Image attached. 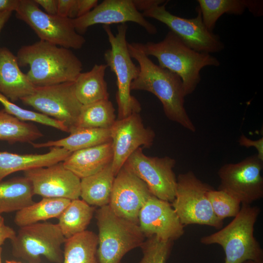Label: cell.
Wrapping results in <instances>:
<instances>
[{
    "label": "cell",
    "instance_id": "34",
    "mask_svg": "<svg viewBox=\"0 0 263 263\" xmlns=\"http://www.w3.org/2000/svg\"><path fill=\"white\" fill-rule=\"evenodd\" d=\"M172 244L155 236L148 238L140 247L143 255L138 263H167Z\"/></svg>",
    "mask_w": 263,
    "mask_h": 263
},
{
    "label": "cell",
    "instance_id": "15",
    "mask_svg": "<svg viewBox=\"0 0 263 263\" xmlns=\"http://www.w3.org/2000/svg\"><path fill=\"white\" fill-rule=\"evenodd\" d=\"M152 195L147 185L123 165L115 177L108 205L118 217L138 225L140 211Z\"/></svg>",
    "mask_w": 263,
    "mask_h": 263
},
{
    "label": "cell",
    "instance_id": "38",
    "mask_svg": "<svg viewBox=\"0 0 263 263\" xmlns=\"http://www.w3.org/2000/svg\"><path fill=\"white\" fill-rule=\"evenodd\" d=\"M75 1V0H57V15L69 18Z\"/></svg>",
    "mask_w": 263,
    "mask_h": 263
},
{
    "label": "cell",
    "instance_id": "20",
    "mask_svg": "<svg viewBox=\"0 0 263 263\" xmlns=\"http://www.w3.org/2000/svg\"><path fill=\"white\" fill-rule=\"evenodd\" d=\"M72 152L60 147H51L43 154H18L0 151V182L12 173L46 167L63 162Z\"/></svg>",
    "mask_w": 263,
    "mask_h": 263
},
{
    "label": "cell",
    "instance_id": "41",
    "mask_svg": "<svg viewBox=\"0 0 263 263\" xmlns=\"http://www.w3.org/2000/svg\"><path fill=\"white\" fill-rule=\"evenodd\" d=\"M20 0H0V12L16 11Z\"/></svg>",
    "mask_w": 263,
    "mask_h": 263
},
{
    "label": "cell",
    "instance_id": "7",
    "mask_svg": "<svg viewBox=\"0 0 263 263\" xmlns=\"http://www.w3.org/2000/svg\"><path fill=\"white\" fill-rule=\"evenodd\" d=\"M212 189L192 171L177 177L175 196L171 204L184 226L198 224L222 228L223 221L215 216L207 197L208 192Z\"/></svg>",
    "mask_w": 263,
    "mask_h": 263
},
{
    "label": "cell",
    "instance_id": "40",
    "mask_svg": "<svg viewBox=\"0 0 263 263\" xmlns=\"http://www.w3.org/2000/svg\"><path fill=\"white\" fill-rule=\"evenodd\" d=\"M135 7L139 12H143L157 4H163L166 1L163 0H133Z\"/></svg>",
    "mask_w": 263,
    "mask_h": 263
},
{
    "label": "cell",
    "instance_id": "43",
    "mask_svg": "<svg viewBox=\"0 0 263 263\" xmlns=\"http://www.w3.org/2000/svg\"><path fill=\"white\" fill-rule=\"evenodd\" d=\"M244 263H263V260H261V261L247 260V261H245Z\"/></svg>",
    "mask_w": 263,
    "mask_h": 263
},
{
    "label": "cell",
    "instance_id": "26",
    "mask_svg": "<svg viewBox=\"0 0 263 263\" xmlns=\"http://www.w3.org/2000/svg\"><path fill=\"white\" fill-rule=\"evenodd\" d=\"M33 186L26 177H15L0 182V214L18 211L35 202Z\"/></svg>",
    "mask_w": 263,
    "mask_h": 263
},
{
    "label": "cell",
    "instance_id": "16",
    "mask_svg": "<svg viewBox=\"0 0 263 263\" xmlns=\"http://www.w3.org/2000/svg\"><path fill=\"white\" fill-rule=\"evenodd\" d=\"M23 172L32 183L35 195L70 200L80 198L81 179L66 169L63 162Z\"/></svg>",
    "mask_w": 263,
    "mask_h": 263
},
{
    "label": "cell",
    "instance_id": "25",
    "mask_svg": "<svg viewBox=\"0 0 263 263\" xmlns=\"http://www.w3.org/2000/svg\"><path fill=\"white\" fill-rule=\"evenodd\" d=\"M115 177L111 163L100 171L81 179L80 197L93 207L108 205Z\"/></svg>",
    "mask_w": 263,
    "mask_h": 263
},
{
    "label": "cell",
    "instance_id": "45",
    "mask_svg": "<svg viewBox=\"0 0 263 263\" xmlns=\"http://www.w3.org/2000/svg\"><path fill=\"white\" fill-rule=\"evenodd\" d=\"M1 252H2V248L1 246H0V263H1Z\"/></svg>",
    "mask_w": 263,
    "mask_h": 263
},
{
    "label": "cell",
    "instance_id": "12",
    "mask_svg": "<svg viewBox=\"0 0 263 263\" xmlns=\"http://www.w3.org/2000/svg\"><path fill=\"white\" fill-rule=\"evenodd\" d=\"M263 161L257 154L236 163L225 164L218 170V188L239 200L251 205L263 197Z\"/></svg>",
    "mask_w": 263,
    "mask_h": 263
},
{
    "label": "cell",
    "instance_id": "1",
    "mask_svg": "<svg viewBox=\"0 0 263 263\" xmlns=\"http://www.w3.org/2000/svg\"><path fill=\"white\" fill-rule=\"evenodd\" d=\"M132 58L139 64L137 77L131 84L132 90L151 93L160 101L167 117L187 130L196 128L185 107L186 97L181 78L173 72L154 63L143 51L140 43H128Z\"/></svg>",
    "mask_w": 263,
    "mask_h": 263
},
{
    "label": "cell",
    "instance_id": "29",
    "mask_svg": "<svg viewBox=\"0 0 263 263\" xmlns=\"http://www.w3.org/2000/svg\"><path fill=\"white\" fill-rule=\"evenodd\" d=\"M95 207L79 198L70 203L57 218V224L66 239L84 232L90 223Z\"/></svg>",
    "mask_w": 263,
    "mask_h": 263
},
{
    "label": "cell",
    "instance_id": "27",
    "mask_svg": "<svg viewBox=\"0 0 263 263\" xmlns=\"http://www.w3.org/2000/svg\"><path fill=\"white\" fill-rule=\"evenodd\" d=\"M71 200L64 198H42L16 212L14 222L19 227L58 218L68 206Z\"/></svg>",
    "mask_w": 263,
    "mask_h": 263
},
{
    "label": "cell",
    "instance_id": "36",
    "mask_svg": "<svg viewBox=\"0 0 263 263\" xmlns=\"http://www.w3.org/2000/svg\"><path fill=\"white\" fill-rule=\"evenodd\" d=\"M239 144L240 146L245 147H254L257 151V156L259 159L263 161V137L258 140H251L244 134H242L239 140Z\"/></svg>",
    "mask_w": 263,
    "mask_h": 263
},
{
    "label": "cell",
    "instance_id": "8",
    "mask_svg": "<svg viewBox=\"0 0 263 263\" xmlns=\"http://www.w3.org/2000/svg\"><path fill=\"white\" fill-rule=\"evenodd\" d=\"M66 238L57 224L39 222L19 227L11 240L12 253L29 263H39L40 256L54 263H62L61 246Z\"/></svg>",
    "mask_w": 263,
    "mask_h": 263
},
{
    "label": "cell",
    "instance_id": "6",
    "mask_svg": "<svg viewBox=\"0 0 263 263\" xmlns=\"http://www.w3.org/2000/svg\"><path fill=\"white\" fill-rule=\"evenodd\" d=\"M95 218L99 263H121L128 252L144 243L145 236L139 225L115 215L109 205L98 209Z\"/></svg>",
    "mask_w": 263,
    "mask_h": 263
},
{
    "label": "cell",
    "instance_id": "23",
    "mask_svg": "<svg viewBox=\"0 0 263 263\" xmlns=\"http://www.w3.org/2000/svg\"><path fill=\"white\" fill-rule=\"evenodd\" d=\"M106 64H95L91 70L81 72L74 82L75 93L83 105L109 99L107 84L105 79Z\"/></svg>",
    "mask_w": 263,
    "mask_h": 263
},
{
    "label": "cell",
    "instance_id": "11",
    "mask_svg": "<svg viewBox=\"0 0 263 263\" xmlns=\"http://www.w3.org/2000/svg\"><path fill=\"white\" fill-rule=\"evenodd\" d=\"M21 101L39 113L61 122L69 132L76 127L82 106L76 97L74 82L36 87L31 94Z\"/></svg>",
    "mask_w": 263,
    "mask_h": 263
},
{
    "label": "cell",
    "instance_id": "10",
    "mask_svg": "<svg viewBox=\"0 0 263 263\" xmlns=\"http://www.w3.org/2000/svg\"><path fill=\"white\" fill-rule=\"evenodd\" d=\"M167 1L142 13L145 17L154 19L167 25L189 47L199 52L218 53L225 47L218 35L209 31L203 23L200 10L193 18L175 16L166 8Z\"/></svg>",
    "mask_w": 263,
    "mask_h": 263
},
{
    "label": "cell",
    "instance_id": "28",
    "mask_svg": "<svg viewBox=\"0 0 263 263\" xmlns=\"http://www.w3.org/2000/svg\"><path fill=\"white\" fill-rule=\"evenodd\" d=\"M98 243L97 235L87 230L66 239L62 263H99Z\"/></svg>",
    "mask_w": 263,
    "mask_h": 263
},
{
    "label": "cell",
    "instance_id": "2",
    "mask_svg": "<svg viewBox=\"0 0 263 263\" xmlns=\"http://www.w3.org/2000/svg\"><path fill=\"white\" fill-rule=\"evenodd\" d=\"M19 66L29 67L26 74L36 87L75 82L82 63L70 49L39 40L22 46L16 56Z\"/></svg>",
    "mask_w": 263,
    "mask_h": 263
},
{
    "label": "cell",
    "instance_id": "14",
    "mask_svg": "<svg viewBox=\"0 0 263 263\" xmlns=\"http://www.w3.org/2000/svg\"><path fill=\"white\" fill-rule=\"evenodd\" d=\"M113 151L112 166L115 176L128 158L139 148H150L155 136L154 132L146 127L139 113L116 119L111 128Z\"/></svg>",
    "mask_w": 263,
    "mask_h": 263
},
{
    "label": "cell",
    "instance_id": "42",
    "mask_svg": "<svg viewBox=\"0 0 263 263\" xmlns=\"http://www.w3.org/2000/svg\"><path fill=\"white\" fill-rule=\"evenodd\" d=\"M12 12L5 11L0 12V33L4 26L10 19Z\"/></svg>",
    "mask_w": 263,
    "mask_h": 263
},
{
    "label": "cell",
    "instance_id": "9",
    "mask_svg": "<svg viewBox=\"0 0 263 263\" xmlns=\"http://www.w3.org/2000/svg\"><path fill=\"white\" fill-rule=\"evenodd\" d=\"M15 12L17 18L30 26L41 40L75 50L86 42L75 30L72 19L46 13L34 0H20Z\"/></svg>",
    "mask_w": 263,
    "mask_h": 263
},
{
    "label": "cell",
    "instance_id": "24",
    "mask_svg": "<svg viewBox=\"0 0 263 263\" xmlns=\"http://www.w3.org/2000/svg\"><path fill=\"white\" fill-rule=\"evenodd\" d=\"M62 139L31 144L35 148L60 147L72 152L111 141V129L76 127Z\"/></svg>",
    "mask_w": 263,
    "mask_h": 263
},
{
    "label": "cell",
    "instance_id": "30",
    "mask_svg": "<svg viewBox=\"0 0 263 263\" xmlns=\"http://www.w3.org/2000/svg\"><path fill=\"white\" fill-rule=\"evenodd\" d=\"M43 135L35 125L19 120L4 109L0 110V140L31 144Z\"/></svg>",
    "mask_w": 263,
    "mask_h": 263
},
{
    "label": "cell",
    "instance_id": "5",
    "mask_svg": "<svg viewBox=\"0 0 263 263\" xmlns=\"http://www.w3.org/2000/svg\"><path fill=\"white\" fill-rule=\"evenodd\" d=\"M103 27L111 46V48L105 52L104 58L106 64L116 76L117 119H121L132 113H139L141 110L140 103L131 94V84L138 76L139 68L132 60L128 50L126 23L117 26L116 35H114L110 26L103 25Z\"/></svg>",
    "mask_w": 263,
    "mask_h": 263
},
{
    "label": "cell",
    "instance_id": "44",
    "mask_svg": "<svg viewBox=\"0 0 263 263\" xmlns=\"http://www.w3.org/2000/svg\"><path fill=\"white\" fill-rule=\"evenodd\" d=\"M6 263H21L14 260H6Z\"/></svg>",
    "mask_w": 263,
    "mask_h": 263
},
{
    "label": "cell",
    "instance_id": "21",
    "mask_svg": "<svg viewBox=\"0 0 263 263\" xmlns=\"http://www.w3.org/2000/svg\"><path fill=\"white\" fill-rule=\"evenodd\" d=\"M112 142L72 152L63 161L64 167L80 179L93 175L112 162Z\"/></svg>",
    "mask_w": 263,
    "mask_h": 263
},
{
    "label": "cell",
    "instance_id": "3",
    "mask_svg": "<svg viewBox=\"0 0 263 263\" xmlns=\"http://www.w3.org/2000/svg\"><path fill=\"white\" fill-rule=\"evenodd\" d=\"M148 56L156 58L159 65L181 79L186 96L192 94L201 80L200 71L206 66L218 67L219 60L210 54L196 51L169 31L158 42L141 43Z\"/></svg>",
    "mask_w": 263,
    "mask_h": 263
},
{
    "label": "cell",
    "instance_id": "39",
    "mask_svg": "<svg viewBox=\"0 0 263 263\" xmlns=\"http://www.w3.org/2000/svg\"><path fill=\"white\" fill-rule=\"evenodd\" d=\"M35 2L41 6L45 12L51 15H57V0H34Z\"/></svg>",
    "mask_w": 263,
    "mask_h": 263
},
{
    "label": "cell",
    "instance_id": "22",
    "mask_svg": "<svg viewBox=\"0 0 263 263\" xmlns=\"http://www.w3.org/2000/svg\"><path fill=\"white\" fill-rule=\"evenodd\" d=\"M197 2L203 23L211 32L224 14L241 15L247 9L255 16L259 17L263 11L262 0H198Z\"/></svg>",
    "mask_w": 263,
    "mask_h": 263
},
{
    "label": "cell",
    "instance_id": "31",
    "mask_svg": "<svg viewBox=\"0 0 263 263\" xmlns=\"http://www.w3.org/2000/svg\"><path fill=\"white\" fill-rule=\"evenodd\" d=\"M114 112L109 99L83 105L75 128L111 129L116 120Z\"/></svg>",
    "mask_w": 263,
    "mask_h": 263
},
{
    "label": "cell",
    "instance_id": "32",
    "mask_svg": "<svg viewBox=\"0 0 263 263\" xmlns=\"http://www.w3.org/2000/svg\"><path fill=\"white\" fill-rule=\"evenodd\" d=\"M0 103L7 113L21 121L35 122L69 132L68 129L61 122L39 112L24 109L0 94Z\"/></svg>",
    "mask_w": 263,
    "mask_h": 263
},
{
    "label": "cell",
    "instance_id": "19",
    "mask_svg": "<svg viewBox=\"0 0 263 263\" xmlns=\"http://www.w3.org/2000/svg\"><path fill=\"white\" fill-rule=\"evenodd\" d=\"M35 88L21 71L16 56L0 47V94L14 103L31 94Z\"/></svg>",
    "mask_w": 263,
    "mask_h": 263
},
{
    "label": "cell",
    "instance_id": "33",
    "mask_svg": "<svg viewBox=\"0 0 263 263\" xmlns=\"http://www.w3.org/2000/svg\"><path fill=\"white\" fill-rule=\"evenodd\" d=\"M207 197L214 213L221 221L234 218L240 210V202L223 190L213 188L208 192Z\"/></svg>",
    "mask_w": 263,
    "mask_h": 263
},
{
    "label": "cell",
    "instance_id": "18",
    "mask_svg": "<svg viewBox=\"0 0 263 263\" xmlns=\"http://www.w3.org/2000/svg\"><path fill=\"white\" fill-rule=\"evenodd\" d=\"M138 225L145 237L155 236L165 241L177 240L184 233L170 203L151 196L141 208Z\"/></svg>",
    "mask_w": 263,
    "mask_h": 263
},
{
    "label": "cell",
    "instance_id": "37",
    "mask_svg": "<svg viewBox=\"0 0 263 263\" xmlns=\"http://www.w3.org/2000/svg\"><path fill=\"white\" fill-rule=\"evenodd\" d=\"M16 232L12 227L6 225L2 216L0 215V246L6 240H11L16 236Z\"/></svg>",
    "mask_w": 263,
    "mask_h": 263
},
{
    "label": "cell",
    "instance_id": "4",
    "mask_svg": "<svg viewBox=\"0 0 263 263\" xmlns=\"http://www.w3.org/2000/svg\"><path fill=\"white\" fill-rule=\"evenodd\" d=\"M260 208L242 204L239 213L226 226L218 231L203 237L204 244H218L223 248L224 263H244L247 260H263V251L254 236V225Z\"/></svg>",
    "mask_w": 263,
    "mask_h": 263
},
{
    "label": "cell",
    "instance_id": "13",
    "mask_svg": "<svg viewBox=\"0 0 263 263\" xmlns=\"http://www.w3.org/2000/svg\"><path fill=\"white\" fill-rule=\"evenodd\" d=\"M175 164V160L169 156H147L142 148H139L124 165L147 185L152 195L171 203L177 187V177L173 171Z\"/></svg>",
    "mask_w": 263,
    "mask_h": 263
},
{
    "label": "cell",
    "instance_id": "35",
    "mask_svg": "<svg viewBox=\"0 0 263 263\" xmlns=\"http://www.w3.org/2000/svg\"><path fill=\"white\" fill-rule=\"evenodd\" d=\"M97 0H75L70 19L81 17L94 8L97 4Z\"/></svg>",
    "mask_w": 263,
    "mask_h": 263
},
{
    "label": "cell",
    "instance_id": "17",
    "mask_svg": "<svg viewBox=\"0 0 263 263\" xmlns=\"http://www.w3.org/2000/svg\"><path fill=\"white\" fill-rule=\"evenodd\" d=\"M132 22L150 34H156V27L137 10L133 0H105L86 15L73 19L76 32L82 35L88 28L97 24L110 25Z\"/></svg>",
    "mask_w": 263,
    "mask_h": 263
}]
</instances>
